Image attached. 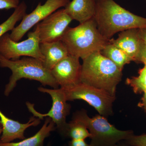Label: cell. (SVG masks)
<instances>
[{"label":"cell","mask_w":146,"mask_h":146,"mask_svg":"<svg viewBox=\"0 0 146 146\" xmlns=\"http://www.w3.org/2000/svg\"><path fill=\"white\" fill-rule=\"evenodd\" d=\"M100 32L110 40L118 32L146 27V18L135 15L114 0H98L94 17Z\"/></svg>","instance_id":"1"},{"label":"cell","mask_w":146,"mask_h":146,"mask_svg":"<svg viewBox=\"0 0 146 146\" xmlns=\"http://www.w3.org/2000/svg\"><path fill=\"white\" fill-rule=\"evenodd\" d=\"M80 82L116 97L117 86L122 77V70L100 51L93 53L83 60Z\"/></svg>","instance_id":"2"},{"label":"cell","mask_w":146,"mask_h":146,"mask_svg":"<svg viewBox=\"0 0 146 146\" xmlns=\"http://www.w3.org/2000/svg\"><path fill=\"white\" fill-rule=\"evenodd\" d=\"M61 40L69 54L82 60L93 53L102 51L109 42L100 32L94 18L75 27H68Z\"/></svg>","instance_id":"3"},{"label":"cell","mask_w":146,"mask_h":146,"mask_svg":"<svg viewBox=\"0 0 146 146\" xmlns=\"http://www.w3.org/2000/svg\"><path fill=\"white\" fill-rule=\"evenodd\" d=\"M0 67L8 68L12 74L6 85L4 95L8 96L22 78L39 82L44 86L58 89L59 85L52 75L51 71L45 67L43 62L31 57L24 56L21 59L10 60L0 54Z\"/></svg>","instance_id":"4"},{"label":"cell","mask_w":146,"mask_h":146,"mask_svg":"<svg viewBox=\"0 0 146 146\" xmlns=\"http://www.w3.org/2000/svg\"><path fill=\"white\" fill-rule=\"evenodd\" d=\"M106 118L100 115L90 117L86 110L82 109L74 113L72 119L80 122L87 128L91 134V146H113L134 134L132 130L118 129Z\"/></svg>","instance_id":"5"},{"label":"cell","mask_w":146,"mask_h":146,"mask_svg":"<svg viewBox=\"0 0 146 146\" xmlns=\"http://www.w3.org/2000/svg\"><path fill=\"white\" fill-rule=\"evenodd\" d=\"M63 90L67 101L82 100L94 107L102 116L107 118L113 115V105L116 97L104 90L82 83Z\"/></svg>","instance_id":"6"},{"label":"cell","mask_w":146,"mask_h":146,"mask_svg":"<svg viewBox=\"0 0 146 146\" xmlns=\"http://www.w3.org/2000/svg\"><path fill=\"white\" fill-rule=\"evenodd\" d=\"M38 91L49 94L52 100V106L48 113L42 114L36 111L34 108V105L29 102H27L26 105L29 111L35 117L40 120L45 117H49L55 124L56 129L60 135L66 138L68 123L66 118L70 114L71 105L67 103L65 93L63 89H50L39 87Z\"/></svg>","instance_id":"7"},{"label":"cell","mask_w":146,"mask_h":146,"mask_svg":"<svg viewBox=\"0 0 146 146\" xmlns=\"http://www.w3.org/2000/svg\"><path fill=\"white\" fill-rule=\"evenodd\" d=\"M40 39L38 29L28 35L26 40L15 42L11 39L9 33L0 37V54L10 60L19 59L21 56L34 58L43 62L44 57L40 51Z\"/></svg>","instance_id":"8"},{"label":"cell","mask_w":146,"mask_h":146,"mask_svg":"<svg viewBox=\"0 0 146 146\" xmlns=\"http://www.w3.org/2000/svg\"><path fill=\"white\" fill-rule=\"evenodd\" d=\"M70 0H46L44 4L39 3L36 8L29 14H26L21 23L11 31V39L18 42L32 27L44 20L58 9L65 7Z\"/></svg>","instance_id":"9"},{"label":"cell","mask_w":146,"mask_h":146,"mask_svg":"<svg viewBox=\"0 0 146 146\" xmlns=\"http://www.w3.org/2000/svg\"><path fill=\"white\" fill-rule=\"evenodd\" d=\"M72 21L64 9L52 13L36 25L39 30L40 43L61 40Z\"/></svg>","instance_id":"10"},{"label":"cell","mask_w":146,"mask_h":146,"mask_svg":"<svg viewBox=\"0 0 146 146\" xmlns=\"http://www.w3.org/2000/svg\"><path fill=\"white\" fill-rule=\"evenodd\" d=\"M79 58L69 54L50 71L61 89L67 90L81 83L82 65L80 63Z\"/></svg>","instance_id":"11"},{"label":"cell","mask_w":146,"mask_h":146,"mask_svg":"<svg viewBox=\"0 0 146 146\" xmlns=\"http://www.w3.org/2000/svg\"><path fill=\"white\" fill-rule=\"evenodd\" d=\"M40 119L34 116L30 118L26 123H22L9 119L0 110V122L2 127V133L0 137V142L11 143L16 140H23L25 138L24 133L27 129L31 127H36L41 122Z\"/></svg>","instance_id":"12"},{"label":"cell","mask_w":146,"mask_h":146,"mask_svg":"<svg viewBox=\"0 0 146 146\" xmlns=\"http://www.w3.org/2000/svg\"><path fill=\"white\" fill-rule=\"evenodd\" d=\"M109 42L124 51L133 61L138 62L144 44L138 35V29L121 32L117 39H110Z\"/></svg>","instance_id":"13"},{"label":"cell","mask_w":146,"mask_h":146,"mask_svg":"<svg viewBox=\"0 0 146 146\" xmlns=\"http://www.w3.org/2000/svg\"><path fill=\"white\" fill-rule=\"evenodd\" d=\"M66 13L80 24L94 18L96 10L95 0H72L65 7Z\"/></svg>","instance_id":"14"},{"label":"cell","mask_w":146,"mask_h":146,"mask_svg":"<svg viewBox=\"0 0 146 146\" xmlns=\"http://www.w3.org/2000/svg\"><path fill=\"white\" fill-rule=\"evenodd\" d=\"M39 47L44 57L43 64L50 71L58 63L70 54L66 46L61 40L41 43Z\"/></svg>","instance_id":"15"},{"label":"cell","mask_w":146,"mask_h":146,"mask_svg":"<svg viewBox=\"0 0 146 146\" xmlns=\"http://www.w3.org/2000/svg\"><path fill=\"white\" fill-rule=\"evenodd\" d=\"M56 129L54 123L50 118L47 117L42 127L33 136L17 143L0 142V146H44L45 139L50 135L51 132Z\"/></svg>","instance_id":"16"},{"label":"cell","mask_w":146,"mask_h":146,"mask_svg":"<svg viewBox=\"0 0 146 146\" xmlns=\"http://www.w3.org/2000/svg\"><path fill=\"white\" fill-rule=\"evenodd\" d=\"M100 52L102 54L115 63L121 70H123L126 64L133 61L132 58L124 51L110 42Z\"/></svg>","instance_id":"17"},{"label":"cell","mask_w":146,"mask_h":146,"mask_svg":"<svg viewBox=\"0 0 146 146\" xmlns=\"http://www.w3.org/2000/svg\"><path fill=\"white\" fill-rule=\"evenodd\" d=\"M27 8L25 2L20 3L10 17L0 25V37L7 32L11 31L15 27L16 23L22 20L27 14Z\"/></svg>","instance_id":"18"},{"label":"cell","mask_w":146,"mask_h":146,"mask_svg":"<svg viewBox=\"0 0 146 146\" xmlns=\"http://www.w3.org/2000/svg\"><path fill=\"white\" fill-rule=\"evenodd\" d=\"M90 132L84 125L77 120L72 119L68 123L66 137L72 140H85L90 138Z\"/></svg>","instance_id":"19"},{"label":"cell","mask_w":146,"mask_h":146,"mask_svg":"<svg viewBox=\"0 0 146 146\" xmlns=\"http://www.w3.org/2000/svg\"><path fill=\"white\" fill-rule=\"evenodd\" d=\"M126 84L131 87L136 94H143L146 91V64L138 71V75L126 79Z\"/></svg>","instance_id":"20"},{"label":"cell","mask_w":146,"mask_h":146,"mask_svg":"<svg viewBox=\"0 0 146 146\" xmlns=\"http://www.w3.org/2000/svg\"><path fill=\"white\" fill-rule=\"evenodd\" d=\"M125 141L132 146H146V134L135 135L134 134Z\"/></svg>","instance_id":"21"},{"label":"cell","mask_w":146,"mask_h":146,"mask_svg":"<svg viewBox=\"0 0 146 146\" xmlns=\"http://www.w3.org/2000/svg\"><path fill=\"white\" fill-rule=\"evenodd\" d=\"M20 3L19 0H0V10L15 9Z\"/></svg>","instance_id":"22"},{"label":"cell","mask_w":146,"mask_h":146,"mask_svg":"<svg viewBox=\"0 0 146 146\" xmlns=\"http://www.w3.org/2000/svg\"><path fill=\"white\" fill-rule=\"evenodd\" d=\"M67 146H91L87 144L85 140H72L68 143Z\"/></svg>","instance_id":"23"},{"label":"cell","mask_w":146,"mask_h":146,"mask_svg":"<svg viewBox=\"0 0 146 146\" xmlns=\"http://www.w3.org/2000/svg\"><path fill=\"white\" fill-rule=\"evenodd\" d=\"M144 44V43H143ZM137 63L146 64V45H143Z\"/></svg>","instance_id":"24"},{"label":"cell","mask_w":146,"mask_h":146,"mask_svg":"<svg viewBox=\"0 0 146 146\" xmlns=\"http://www.w3.org/2000/svg\"><path fill=\"white\" fill-rule=\"evenodd\" d=\"M138 35L144 44L146 45V27L138 29Z\"/></svg>","instance_id":"25"},{"label":"cell","mask_w":146,"mask_h":146,"mask_svg":"<svg viewBox=\"0 0 146 146\" xmlns=\"http://www.w3.org/2000/svg\"><path fill=\"white\" fill-rule=\"evenodd\" d=\"M138 106L143 110L146 113V91L143 93L142 98L138 103Z\"/></svg>","instance_id":"26"},{"label":"cell","mask_w":146,"mask_h":146,"mask_svg":"<svg viewBox=\"0 0 146 146\" xmlns=\"http://www.w3.org/2000/svg\"><path fill=\"white\" fill-rule=\"evenodd\" d=\"M113 146H132L130 145H128V144L125 143V141H121V142H119L117 143L116 144V145H114Z\"/></svg>","instance_id":"27"},{"label":"cell","mask_w":146,"mask_h":146,"mask_svg":"<svg viewBox=\"0 0 146 146\" xmlns=\"http://www.w3.org/2000/svg\"><path fill=\"white\" fill-rule=\"evenodd\" d=\"M2 133V126H0V136L1 135Z\"/></svg>","instance_id":"28"},{"label":"cell","mask_w":146,"mask_h":146,"mask_svg":"<svg viewBox=\"0 0 146 146\" xmlns=\"http://www.w3.org/2000/svg\"><path fill=\"white\" fill-rule=\"evenodd\" d=\"M51 146V144L50 143H48V145H47L46 146Z\"/></svg>","instance_id":"29"},{"label":"cell","mask_w":146,"mask_h":146,"mask_svg":"<svg viewBox=\"0 0 146 146\" xmlns=\"http://www.w3.org/2000/svg\"><path fill=\"white\" fill-rule=\"evenodd\" d=\"M0 126H1V122H0Z\"/></svg>","instance_id":"30"},{"label":"cell","mask_w":146,"mask_h":146,"mask_svg":"<svg viewBox=\"0 0 146 146\" xmlns=\"http://www.w3.org/2000/svg\"><path fill=\"white\" fill-rule=\"evenodd\" d=\"M95 1H98V0H95Z\"/></svg>","instance_id":"31"},{"label":"cell","mask_w":146,"mask_h":146,"mask_svg":"<svg viewBox=\"0 0 146 146\" xmlns=\"http://www.w3.org/2000/svg\"></svg>","instance_id":"32"}]
</instances>
